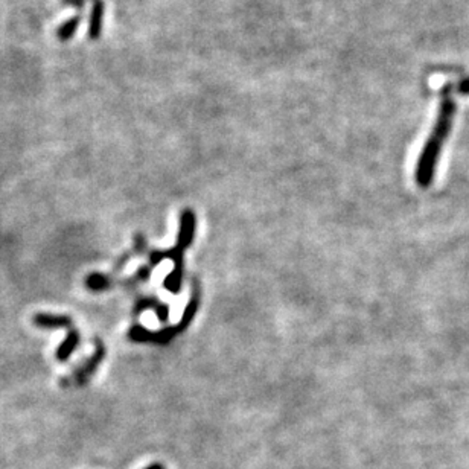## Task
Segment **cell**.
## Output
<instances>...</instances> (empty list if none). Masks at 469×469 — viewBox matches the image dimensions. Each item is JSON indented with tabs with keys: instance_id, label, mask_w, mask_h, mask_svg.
Instances as JSON below:
<instances>
[{
	"instance_id": "obj_2",
	"label": "cell",
	"mask_w": 469,
	"mask_h": 469,
	"mask_svg": "<svg viewBox=\"0 0 469 469\" xmlns=\"http://www.w3.org/2000/svg\"><path fill=\"white\" fill-rule=\"evenodd\" d=\"M171 259L174 262V270L171 271L170 276L165 279V288L171 293L177 294L182 288V280H183V250L179 247H172L168 252H151L149 253V261H151V267L157 265L162 259Z\"/></svg>"
},
{
	"instance_id": "obj_4",
	"label": "cell",
	"mask_w": 469,
	"mask_h": 469,
	"mask_svg": "<svg viewBox=\"0 0 469 469\" xmlns=\"http://www.w3.org/2000/svg\"><path fill=\"white\" fill-rule=\"evenodd\" d=\"M193 233H196V215L191 209H184L180 217V230L179 238H177V247L184 252L188 249L193 240Z\"/></svg>"
},
{
	"instance_id": "obj_14",
	"label": "cell",
	"mask_w": 469,
	"mask_h": 469,
	"mask_svg": "<svg viewBox=\"0 0 469 469\" xmlns=\"http://www.w3.org/2000/svg\"><path fill=\"white\" fill-rule=\"evenodd\" d=\"M149 276H151V265H149V267H142V269H139V270L136 271L135 276L130 278V279H127V280H123V284L132 285V284H136V282L148 280Z\"/></svg>"
},
{
	"instance_id": "obj_1",
	"label": "cell",
	"mask_w": 469,
	"mask_h": 469,
	"mask_svg": "<svg viewBox=\"0 0 469 469\" xmlns=\"http://www.w3.org/2000/svg\"><path fill=\"white\" fill-rule=\"evenodd\" d=\"M454 114H456V102L451 100L448 95H445L439 105V113L435 127H433L431 135L428 136L426 145L422 148L418 163H416L414 182L422 189L430 188V184L435 180L439 157L442 153V148H444L451 132V127H453Z\"/></svg>"
},
{
	"instance_id": "obj_17",
	"label": "cell",
	"mask_w": 469,
	"mask_h": 469,
	"mask_svg": "<svg viewBox=\"0 0 469 469\" xmlns=\"http://www.w3.org/2000/svg\"><path fill=\"white\" fill-rule=\"evenodd\" d=\"M145 469H166V468H165V465H162V463H153V465L147 466Z\"/></svg>"
},
{
	"instance_id": "obj_10",
	"label": "cell",
	"mask_w": 469,
	"mask_h": 469,
	"mask_svg": "<svg viewBox=\"0 0 469 469\" xmlns=\"http://www.w3.org/2000/svg\"><path fill=\"white\" fill-rule=\"evenodd\" d=\"M86 287L87 290L93 291V293H101V291H105L113 287V279L109 274L95 271L86 278Z\"/></svg>"
},
{
	"instance_id": "obj_12",
	"label": "cell",
	"mask_w": 469,
	"mask_h": 469,
	"mask_svg": "<svg viewBox=\"0 0 469 469\" xmlns=\"http://www.w3.org/2000/svg\"><path fill=\"white\" fill-rule=\"evenodd\" d=\"M153 334L151 331L145 329L144 326H132L128 332V339L135 343H153Z\"/></svg>"
},
{
	"instance_id": "obj_16",
	"label": "cell",
	"mask_w": 469,
	"mask_h": 469,
	"mask_svg": "<svg viewBox=\"0 0 469 469\" xmlns=\"http://www.w3.org/2000/svg\"><path fill=\"white\" fill-rule=\"evenodd\" d=\"M61 4L66 5V6L78 8V10H83V6H84V0H61Z\"/></svg>"
},
{
	"instance_id": "obj_11",
	"label": "cell",
	"mask_w": 469,
	"mask_h": 469,
	"mask_svg": "<svg viewBox=\"0 0 469 469\" xmlns=\"http://www.w3.org/2000/svg\"><path fill=\"white\" fill-rule=\"evenodd\" d=\"M79 23H81V15H74L72 19H69L67 22H64L63 25L60 26V28L57 29V37L61 40V41H67L70 40L75 35L76 29H78V26Z\"/></svg>"
},
{
	"instance_id": "obj_15",
	"label": "cell",
	"mask_w": 469,
	"mask_h": 469,
	"mask_svg": "<svg viewBox=\"0 0 469 469\" xmlns=\"http://www.w3.org/2000/svg\"><path fill=\"white\" fill-rule=\"evenodd\" d=\"M135 249H136V253H137V254L144 253V249H145V240H144V236H142V235H136V238H135Z\"/></svg>"
},
{
	"instance_id": "obj_13",
	"label": "cell",
	"mask_w": 469,
	"mask_h": 469,
	"mask_svg": "<svg viewBox=\"0 0 469 469\" xmlns=\"http://www.w3.org/2000/svg\"><path fill=\"white\" fill-rule=\"evenodd\" d=\"M180 334L179 329H177V326H170V327H165L162 331H157L153 334V343L157 344H168L171 340L175 339V335Z\"/></svg>"
},
{
	"instance_id": "obj_7",
	"label": "cell",
	"mask_w": 469,
	"mask_h": 469,
	"mask_svg": "<svg viewBox=\"0 0 469 469\" xmlns=\"http://www.w3.org/2000/svg\"><path fill=\"white\" fill-rule=\"evenodd\" d=\"M145 309H154L158 320L161 322H166L168 320V315H170V308L165 304H161L156 297H144V299H139L137 304L135 306V315L145 311Z\"/></svg>"
},
{
	"instance_id": "obj_5",
	"label": "cell",
	"mask_w": 469,
	"mask_h": 469,
	"mask_svg": "<svg viewBox=\"0 0 469 469\" xmlns=\"http://www.w3.org/2000/svg\"><path fill=\"white\" fill-rule=\"evenodd\" d=\"M32 323L41 329H58V327H69L72 325V318L61 314L39 313L32 317Z\"/></svg>"
},
{
	"instance_id": "obj_9",
	"label": "cell",
	"mask_w": 469,
	"mask_h": 469,
	"mask_svg": "<svg viewBox=\"0 0 469 469\" xmlns=\"http://www.w3.org/2000/svg\"><path fill=\"white\" fill-rule=\"evenodd\" d=\"M198 305H200V290L197 287V284H193V293H192V297L189 300V304L188 306L184 308V313L182 315V320L180 323L177 325V329H179V332L184 331L186 327H188L191 325V322L193 320V317H196L197 311H198Z\"/></svg>"
},
{
	"instance_id": "obj_6",
	"label": "cell",
	"mask_w": 469,
	"mask_h": 469,
	"mask_svg": "<svg viewBox=\"0 0 469 469\" xmlns=\"http://www.w3.org/2000/svg\"><path fill=\"white\" fill-rule=\"evenodd\" d=\"M104 23V2L102 0H95V5L90 13V20H88V37L92 40H98L102 34Z\"/></svg>"
},
{
	"instance_id": "obj_8",
	"label": "cell",
	"mask_w": 469,
	"mask_h": 469,
	"mask_svg": "<svg viewBox=\"0 0 469 469\" xmlns=\"http://www.w3.org/2000/svg\"><path fill=\"white\" fill-rule=\"evenodd\" d=\"M79 344V332L76 329H70L66 335V339L60 343V346L55 352V357L58 361L64 362L70 358V355L76 351Z\"/></svg>"
},
{
	"instance_id": "obj_3",
	"label": "cell",
	"mask_w": 469,
	"mask_h": 469,
	"mask_svg": "<svg viewBox=\"0 0 469 469\" xmlns=\"http://www.w3.org/2000/svg\"><path fill=\"white\" fill-rule=\"evenodd\" d=\"M104 357H105L104 344H102V341L96 340V351H95L93 355L90 358H88L84 362V365L79 366L74 372L72 376L61 379V386L69 387L70 384H74L76 387H84L88 381H90V378L95 375V372L98 370V367H100V365L102 362Z\"/></svg>"
}]
</instances>
